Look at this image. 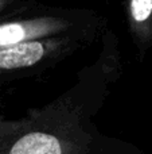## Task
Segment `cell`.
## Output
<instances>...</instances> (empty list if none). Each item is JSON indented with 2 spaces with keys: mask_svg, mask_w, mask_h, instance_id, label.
Here are the masks:
<instances>
[{
  "mask_svg": "<svg viewBox=\"0 0 152 154\" xmlns=\"http://www.w3.org/2000/svg\"><path fill=\"white\" fill-rule=\"evenodd\" d=\"M127 30L140 60L152 46V0H121Z\"/></svg>",
  "mask_w": 152,
  "mask_h": 154,
  "instance_id": "cell-4",
  "label": "cell"
},
{
  "mask_svg": "<svg viewBox=\"0 0 152 154\" xmlns=\"http://www.w3.org/2000/svg\"><path fill=\"white\" fill-rule=\"evenodd\" d=\"M102 32H74L0 50V99L20 82L40 79L100 39Z\"/></svg>",
  "mask_w": 152,
  "mask_h": 154,
  "instance_id": "cell-2",
  "label": "cell"
},
{
  "mask_svg": "<svg viewBox=\"0 0 152 154\" xmlns=\"http://www.w3.org/2000/svg\"><path fill=\"white\" fill-rule=\"evenodd\" d=\"M40 4L38 0H0V22L30 12Z\"/></svg>",
  "mask_w": 152,
  "mask_h": 154,
  "instance_id": "cell-5",
  "label": "cell"
},
{
  "mask_svg": "<svg viewBox=\"0 0 152 154\" xmlns=\"http://www.w3.org/2000/svg\"><path fill=\"white\" fill-rule=\"evenodd\" d=\"M107 26L108 19L92 8L40 4L30 12L0 22V50L74 32H102Z\"/></svg>",
  "mask_w": 152,
  "mask_h": 154,
  "instance_id": "cell-3",
  "label": "cell"
},
{
  "mask_svg": "<svg viewBox=\"0 0 152 154\" xmlns=\"http://www.w3.org/2000/svg\"><path fill=\"white\" fill-rule=\"evenodd\" d=\"M124 73L117 54L101 49L67 89L16 119L0 115V154H124L125 143L94 123Z\"/></svg>",
  "mask_w": 152,
  "mask_h": 154,
  "instance_id": "cell-1",
  "label": "cell"
}]
</instances>
